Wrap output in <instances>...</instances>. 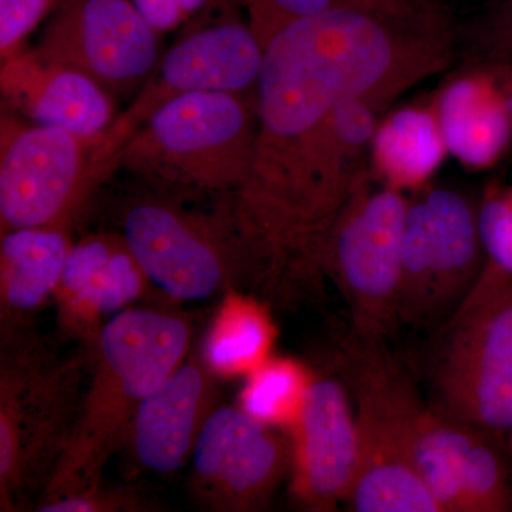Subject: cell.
I'll return each instance as SVG.
<instances>
[{"mask_svg": "<svg viewBox=\"0 0 512 512\" xmlns=\"http://www.w3.org/2000/svg\"><path fill=\"white\" fill-rule=\"evenodd\" d=\"M191 348V323L165 309L128 308L104 323L86 348L89 369L72 436L36 504L103 484L110 458L126 447L138 407Z\"/></svg>", "mask_w": 512, "mask_h": 512, "instance_id": "6da1fadb", "label": "cell"}, {"mask_svg": "<svg viewBox=\"0 0 512 512\" xmlns=\"http://www.w3.org/2000/svg\"><path fill=\"white\" fill-rule=\"evenodd\" d=\"M86 348L63 352L35 328L0 336V507L28 510L62 458L82 403Z\"/></svg>", "mask_w": 512, "mask_h": 512, "instance_id": "7a4b0ae2", "label": "cell"}, {"mask_svg": "<svg viewBox=\"0 0 512 512\" xmlns=\"http://www.w3.org/2000/svg\"><path fill=\"white\" fill-rule=\"evenodd\" d=\"M256 94H183L154 111L117 148L111 174H133L153 187L234 200L254 163Z\"/></svg>", "mask_w": 512, "mask_h": 512, "instance_id": "3957f363", "label": "cell"}, {"mask_svg": "<svg viewBox=\"0 0 512 512\" xmlns=\"http://www.w3.org/2000/svg\"><path fill=\"white\" fill-rule=\"evenodd\" d=\"M153 188L121 205L117 231L151 288L174 302L208 301L252 288L231 201L217 200L210 211L194 210L178 200L177 192Z\"/></svg>", "mask_w": 512, "mask_h": 512, "instance_id": "277c9868", "label": "cell"}, {"mask_svg": "<svg viewBox=\"0 0 512 512\" xmlns=\"http://www.w3.org/2000/svg\"><path fill=\"white\" fill-rule=\"evenodd\" d=\"M427 366L430 406L497 437L512 430V276L484 266L436 330Z\"/></svg>", "mask_w": 512, "mask_h": 512, "instance_id": "5b68a950", "label": "cell"}, {"mask_svg": "<svg viewBox=\"0 0 512 512\" xmlns=\"http://www.w3.org/2000/svg\"><path fill=\"white\" fill-rule=\"evenodd\" d=\"M348 382L359 436V470L345 507L356 512H440L414 466V441L426 407L387 345L352 339Z\"/></svg>", "mask_w": 512, "mask_h": 512, "instance_id": "8992f818", "label": "cell"}, {"mask_svg": "<svg viewBox=\"0 0 512 512\" xmlns=\"http://www.w3.org/2000/svg\"><path fill=\"white\" fill-rule=\"evenodd\" d=\"M407 205L409 195L367 174L326 239L323 274L345 299L352 339L363 345H387L400 328Z\"/></svg>", "mask_w": 512, "mask_h": 512, "instance_id": "52a82bcc", "label": "cell"}, {"mask_svg": "<svg viewBox=\"0 0 512 512\" xmlns=\"http://www.w3.org/2000/svg\"><path fill=\"white\" fill-rule=\"evenodd\" d=\"M484 266L478 205L456 188L433 183L409 194L400 328L439 329L467 298Z\"/></svg>", "mask_w": 512, "mask_h": 512, "instance_id": "ba28073f", "label": "cell"}, {"mask_svg": "<svg viewBox=\"0 0 512 512\" xmlns=\"http://www.w3.org/2000/svg\"><path fill=\"white\" fill-rule=\"evenodd\" d=\"M99 140L3 116L2 232L76 221L100 185L93 170V154Z\"/></svg>", "mask_w": 512, "mask_h": 512, "instance_id": "9c48e42d", "label": "cell"}, {"mask_svg": "<svg viewBox=\"0 0 512 512\" xmlns=\"http://www.w3.org/2000/svg\"><path fill=\"white\" fill-rule=\"evenodd\" d=\"M265 47L248 20L225 19L175 43L131 106L114 119L93 154V170L106 183V165L124 140L167 101L183 94H256Z\"/></svg>", "mask_w": 512, "mask_h": 512, "instance_id": "30bf717a", "label": "cell"}, {"mask_svg": "<svg viewBox=\"0 0 512 512\" xmlns=\"http://www.w3.org/2000/svg\"><path fill=\"white\" fill-rule=\"evenodd\" d=\"M158 35L131 0H57L33 52L86 74L113 96L156 70Z\"/></svg>", "mask_w": 512, "mask_h": 512, "instance_id": "8fae6325", "label": "cell"}, {"mask_svg": "<svg viewBox=\"0 0 512 512\" xmlns=\"http://www.w3.org/2000/svg\"><path fill=\"white\" fill-rule=\"evenodd\" d=\"M191 491L218 512H256L271 504L289 474L291 444L241 407L218 406L191 457Z\"/></svg>", "mask_w": 512, "mask_h": 512, "instance_id": "7c38bea8", "label": "cell"}, {"mask_svg": "<svg viewBox=\"0 0 512 512\" xmlns=\"http://www.w3.org/2000/svg\"><path fill=\"white\" fill-rule=\"evenodd\" d=\"M497 437L426 404L417 424L414 466L440 512H507L512 484Z\"/></svg>", "mask_w": 512, "mask_h": 512, "instance_id": "4fadbf2b", "label": "cell"}, {"mask_svg": "<svg viewBox=\"0 0 512 512\" xmlns=\"http://www.w3.org/2000/svg\"><path fill=\"white\" fill-rule=\"evenodd\" d=\"M288 431L293 500L315 512L345 505L356 481L360 451L355 410L343 383L313 377L302 412Z\"/></svg>", "mask_w": 512, "mask_h": 512, "instance_id": "5bb4252c", "label": "cell"}, {"mask_svg": "<svg viewBox=\"0 0 512 512\" xmlns=\"http://www.w3.org/2000/svg\"><path fill=\"white\" fill-rule=\"evenodd\" d=\"M448 148L461 167L480 173L512 147V66L461 59L430 94Z\"/></svg>", "mask_w": 512, "mask_h": 512, "instance_id": "9a60e30c", "label": "cell"}, {"mask_svg": "<svg viewBox=\"0 0 512 512\" xmlns=\"http://www.w3.org/2000/svg\"><path fill=\"white\" fill-rule=\"evenodd\" d=\"M150 289L119 232H96L73 242L53 296L60 336L90 348L107 320Z\"/></svg>", "mask_w": 512, "mask_h": 512, "instance_id": "2e32d148", "label": "cell"}, {"mask_svg": "<svg viewBox=\"0 0 512 512\" xmlns=\"http://www.w3.org/2000/svg\"><path fill=\"white\" fill-rule=\"evenodd\" d=\"M218 380L200 349H191L187 359L146 397L126 443L138 466L167 476L187 464L218 407Z\"/></svg>", "mask_w": 512, "mask_h": 512, "instance_id": "e0dca14e", "label": "cell"}, {"mask_svg": "<svg viewBox=\"0 0 512 512\" xmlns=\"http://www.w3.org/2000/svg\"><path fill=\"white\" fill-rule=\"evenodd\" d=\"M0 87L3 99L32 123L87 140H99L116 119L103 87L72 67L40 59L33 50L3 59Z\"/></svg>", "mask_w": 512, "mask_h": 512, "instance_id": "ac0fdd59", "label": "cell"}, {"mask_svg": "<svg viewBox=\"0 0 512 512\" xmlns=\"http://www.w3.org/2000/svg\"><path fill=\"white\" fill-rule=\"evenodd\" d=\"M74 222L2 232L0 239V336L35 328L37 315L53 302Z\"/></svg>", "mask_w": 512, "mask_h": 512, "instance_id": "d6986e66", "label": "cell"}, {"mask_svg": "<svg viewBox=\"0 0 512 512\" xmlns=\"http://www.w3.org/2000/svg\"><path fill=\"white\" fill-rule=\"evenodd\" d=\"M448 156L431 96L390 107L377 124L367 171L377 184L412 194L433 183Z\"/></svg>", "mask_w": 512, "mask_h": 512, "instance_id": "ffe728a7", "label": "cell"}, {"mask_svg": "<svg viewBox=\"0 0 512 512\" xmlns=\"http://www.w3.org/2000/svg\"><path fill=\"white\" fill-rule=\"evenodd\" d=\"M276 328L268 302L245 291L222 296L200 348L220 379L251 375L271 356Z\"/></svg>", "mask_w": 512, "mask_h": 512, "instance_id": "44dd1931", "label": "cell"}, {"mask_svg": "<svg viewBox=\"0 0 512 512\" xmlns=\"http://www.w3.org/2000/svg\"><path fill=\"white\" fill-rule=\"evenodd\" d=\"M313 377L296 360L269 357L247 376L239 407L272 429L289 430L302 412Z\"/></svg>", "mask_w": 512, "mask_h": 512, "instance_id": "7402d4cb", "label": "cell"}, {"mask_svg": "<svg viewBox=\"0 0 512 512\" xmlns=\"http://www.w3.org/2000/svg\"><path fill=\"white\" fill-rule=\"evenodd\" d=\"M484 59L512 66V0H485L473 18L458 23V60Z\"/></svg>", "mask_w": 512, "mask_h": 512, "instance_id": "603a6c76", "label": "cell"}, {"mask_svg": "<svg viewBox=\"0 0 512 512\" xmlns=\"http://www.w3.org/2000/svg\"><path fill=\"white\" fill-rule=\"evenodd\" d=\"M485 266L512 276V184L488 187L478 204Z\"/></svg>", "mask_w": 512, "mask_h": 512, "instance_id": "cb8c5ba5", "label": "cell"}, {"mask_svg": "<svg viewBox=\"0 0 512 512\" xmlns=\"http://www.w3.org/2000/svg\"><path fill=\"white\" fill-rule=\"evenodd\" d=\"M350 0H242L247 20L259 42L265 47L285 26L311 18L348 3Z\"/></svg>", "mask_w": 512, "mask_h": 512, "instance_id": "d4e9b609", "label": "cell"}, {"mask_svg": "<svg viewBox=\"0 0 512 512\" xmlns=\"http://www.w3.org/2000/svg\"><path fill=\"white\" fill-rule=\"evenodd\" d=\"M154 505L131 488H107L104 484L77 493L60 495L36 504L40 512H143Z\"/></svg>", "mask_w": 512, "mask_h": 512, "instance_id": "484cf974", "label": "cell"}, {"mask_svg": "<svg viewBox=\"0 0 512 512\" xmlns=\"http://www.w3.org/2000/svg\"><path fill=\"white\" fill-rule=\"evenodd\" d=\"M57 0H0V55L2 60L20 50L23 40L55 8Z\"/></svg>", "mask_w": 512, "mask_h": 512, "instance_id": "4316f807", "label": "cell"}, {"mask_svg": "<svg viewBox=\"0 0 512 512\" xmlns=\"http://www.w3.org/2000/svg\"><path fill=\"white\" fill-rule=\"evenodd\" d=\"M157 32H167L185 19L177 0H131Z\"/></svg>", "mask_w": 512, "mask_h": 512, "instance_id": "83f0119b", "label": "cell"}, {"mask_svg": "<svg viewBox=\"0 0 512 512\" xmlns=\"http://www.w3.org/2000/svg\"><path fill=\"white\" fill-rule=\"evenodd\" d=\"M508 437H510V444H511V450H512V430H511L510 436H508Z\"/></svg>", "mask_w": 512, "mask_h": 512, "instance_id": "f1b7e54d", "label": "cell"}]
</instances>
